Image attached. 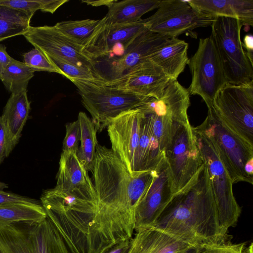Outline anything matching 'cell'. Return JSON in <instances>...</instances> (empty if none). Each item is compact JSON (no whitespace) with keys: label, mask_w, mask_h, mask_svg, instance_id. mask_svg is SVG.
Returning a JSON list of instances; mask_svg holds the SVG:
<instances>
[{"label":"cell","mask_w":253,"mask_h":253,"mask_svg":"<svg viewBox=\"0 0 253 253\" xmlns=\"http://www.w3.org/2000/svg\"><path fill=\"white\" fill-rule=\"evenodd\" d=\"M91 172L96 194L92 252L105 253L132 238L136 207L156 171L130 173L111 149L98 144Z\"/></svg>","instance_id":"1"},{"label":"cell","mask_w":253,"mask_h":253,"mask_svg":"<svg viewBox=\"0 0 253 253\" xmlns=\"http://www.w3.org/2000/svg\"><path fill=\"white\" fill-rule=\"evenodd\" d=\"M155 226L201 247L230 237L220 229L206 167L203 164L189 182L174 193Z\"/></svg>","instance_id":"2"},{"label":"cell","mask_w":253,"mask_h":253,"mask_svg":"<svg viewBox=\"0 0 253 253\" xmlns=\"http://www.w3.org/2000/svg\"><path fill=\"white\" fill-rule=\"evenodd\" d=\"M0 253H69L47 216L38 221H0Z\"/></svg>","instance_id":"3"},{"label":"cell","mask_w":253,"mask_h":253,"mask_svg":"<svg viewBox=\"0 0 253 253\" xmlns=\"http://www.w3.org/2000/svg\"><path fill=\"white\" fill-rule=\"evenodd\" d=\"M208 109L205 121L195 129L211 142L233 184L246 182L253 184L245 171L247 163L253 160V146L229 129L212 108Z\"/></svg>","instance_id":"4"},{"label":"cell","mask_w":253,"mask_h":253,"mask_svg":"<svg viewBox=\"0 0 253 253\" xmlns=\"http://www.w3.org/2000/svg\"><path fill=\"white\" fill-rule=\"evenodd\" d=\"M71 82L78 88L83 105L99 131L107 127L112 119L124 112L139 108L149 98L96 81Z\"/></svg>","instance_id":"5"},{"label":"cell","mask_w":253,"mask_h":253,"mask_svg":"<svg viewBox=\"0 0 253 253\" xmlns=\"http://www.w3.org/2000/svg\"><path fill=\"white\" fill-rule=\"evenodd\" d=\"M211 26L210 36L217 50L227 83L240 85L253 81V65L241 40V22L236 18L216 17Z\"/></svg>","instance_id":"6"},{"label":"cell","mask_w":253,"mask_h":253,"mask_svg":"<svg viewBox=\"0 0 253 253\" xmlns=\"http://www.w3.org/2000/svg\"><path fill=\"white\" fill-rule=\"evenodd\" d=\"M193 129L208 170L220 227L223 234L228 235L229 229L236 225L241 212L233 194V183L209 140L194 127Z\"/></svg>","instance_id":"7"},{"label":"cell","mask_w":253,"mask_h":253,"mask_svg":"<svg viewBox=\"0 0 253 253\" xmlns=\"http://www.w3.org/2000/svg\"><path fill=\"white\" fill-rule=\"evenodd\" d=\"M170 38L147 29L129 42L115 47L107 55L92 60L93 73L97 82L118 79L149 60L147 57Z\"/></svg>","instance_id":"8"},{"label":"cell","mask_w":253,"mask_h":253,"mask_svg":"<svg viewBox=\"0 0 253 253\" xmlns=\"http://www.w3.org/2000/svg\"><path fill=\"white\" fill-rule=\"evenodd\" d=\"M190 95L188 88L171 80L160 97H150L140 106L151 114L153 133L164 152L178 128L189 122Z\"/></svg>","instance_id":"9"},{"label":"cell","mask_w":253,"mask_h":253,"mask_svg":"<svg viewBox=\"0 0 253 253\" xmlns=\"http://www.w3.org/2000/svg\"><path fill=\"white\" fill-rule=\"evenodd\" d=\"M211 107L229 129L253 146V81L227 83L215 95Z\"/></svg>","instance_id":"10"},{"label":"cell","mask_w":253,"mask_h":253,"mask_svg":"<svg viewBox=\"0 0 253 253\" xmlns=\"http://www.w3.org/2000/svg\"><path fill=\"white\" fill-rule=\"evenodd\" d=\"M192 75L190 95H199L208 108L212 107L217 92L226 84L223 67L210 37L200 39L198 49L188 63Z\"/></svg>","instance_id":"11"},{"label":"cell","mask_w":253,"mask_h":253,"mask_svg":"<svg viewBox=\"0 0 253 253\" xmlns=\"http://www.w3.org/2000/svg\"><path fill=\"white\" fill-rule=\"evenodd\" d=\"M157 9L154 14L146 18L147 28L170 38L211 26L215 18L197 10L186 0H162Z\"/></svg>","instance_id":"12"},{"label":"cell","mask_w":253,"mask_h":253,"mask_svg":"<svg viewBox=\"0 0 253 253\" xmlns=\"http://www.w3.org/2000/svg\"><path fill=\"white\" fill-rule=\"evenodd\" d=\"M164 154L174 194L189 182L204 164L190 122L178 128Z\"/></svg>","instance_id":"13"},{"label":"cell","mask_w":253,"mask_h":253,"mask_svg":"<svg viewBox=\"0 0 253 253\" xmlns=\"http://www.w3.org/2000/svg\"><path fill=\"white\" fill-rule=\"evenodd\" d=\"M153 180L138 202L134 215V230L153 226L173 194L171 175L165 157L155 169Z\"/></svg>","instance_id":"14"},{"label":"cell","mask_w":253,"mask_h":253,"mask_svg":"<svg viewBox=\"0 0 253 253\" xmlns=\"http://www.w3.org/2000/svg\"><path fill=\"white\" fill-rule=\"evenodd\" d=\"M22 35L45 55L64 59L93 72L92 60L83 51V47L69 39L54 26H30Z\"/></svg>","instance_id":"15"},{"label":"cell","mask_w":253,"mask_h":253,"mask_svg":"<svg viewBox=\"0 0 253 253\" xmlns=\"http://www.w3.org/2000/svg\"><path fill=\"white\" fill-rule=\"evenodd\" d=\"M143 113L139 108L124 112L112 119L107 126L111 150L130 173L140 133Z\"/></svg>","instance_id":"16"},{"label":"cell","mask_w":253,"mask_h":253,"mask_svg":"<svg viewBox=\"0 0 253 253\" xmlns=\"http://www.w3.org/2000/svg\"><path fill=\"white\" fill-rule=\"evenodd\" d=\"M147 29L146 19L135 23L112 24L103 17L83 51L92 60L102 57L114 46L128 42Z\"/></svg>","instance_id":"17"},{"label":"cell","mask_w":253,"mask_h":253,"mask_svg":"<svg viewBox=\"0 0 253 253\" xmlns=\"http://www.w3.org/2000/svg\"><path fill=\"white\" fill-rule=\"evenodd\" d=\"M170 81L162 69L148 61L118 79L105 83L96 82L140 95L159 98Z\"/></svg>","instance_id":"18"},{"label":"cell","mask_w":253,"mask_h":253,"mask_svg":"<svg viewBox=\"0 0 253 253\" xmlns=\"http://www.w3.org/2000/svg\"><path fill=\"white\" fill-rule=\"evenodd\" d=\"M54 188L91 202L95 206L96 194L93 183L88 171L75 153L62 152L61 154Z\"/></svg>","instance_id":"19"},{"label":"cell","mask_w":253,"mask_h":253,"mask_svg":"<svg viewBox=\"0 0 253 253\" xmlns=\"http://www.w3.org/2000/svg\"><path fill=\"white\" fill-rule=\"evenodd\" d=\"M200 247L155 226L136 231L127 253H190Z\"/></svg>","instance_id":"20"},{"label":"cell","mask_w":253,"mask_h":253,"mask_svg":"<svg viewBox=\"0 0 253 253\" xmlns=\"http://www.w3.org/2000/svg\"><path fill=\"white\" fill-rule=\"evenodd\" d=\"M27 92L11 93L0 116L6 133V157L19 142L28 118L31 107Z\"/></svg>","instance_id":"21"},{"label":"cell","mask_w":253,"mask_h":253,"mask_svg":"<svg viewBox=\"0 0 253 253\" xmlns=\"http://www.w3.org/2000/svg\"><path fill=\"white\" fill-rule=\"evenodd\" d=\"M188 44L177 38L165 41L148 57V60L159 67L171 80H177L189 62Z\"/></svg>","instance_id":"22"},{"label":"cell","mask_w":253,"mask_h":253,"mask_svg":"<svg viewBox=\"0 0 253 253\" xmlns=\"http://www.w3.org/2000/svg\"><path fill=\"white\" fill-rule=\"evenodd\" d=\"M139 108L143 115L140 137L134 159L133 172L154 169L165 155L153 133L151 114Z\"/></svg>","instance_id":"23"},{"label":"cell","mask_w":253,"mask_h":253,"mask_svg":"<svg viewBox=\"0 0 253 253\" xmlns=\"http://www.w3.org/2000/svg\"><path fill=\"white\" fill-rule=\"evenodd\" d=\"M186 1L197 10L210 16L238 19L247 28L253 25V0H189Z\"/></svg>","instance_id":"24"},{"label":"cell","mask_w":253,"mask_h":253,"mask_svg":"<svg viewBox=\"0 0 253 253\" xmlns=\"http://www.w3.org/2000/svg\"><path fill=\"white\" fill-rule=\"evenodd\" d=\"M160 0H117L108 7L104 17L105 21L112 24L135 23L142 15L159 6Z\"/></svg>","instance_id":"25"},{"label":"cell","mask_w":253,"mask_h":253,"mask_svg":"<svg viewBox=\"0 0 253 253\" xmlns=\"http://www.w3.org/2000/svg\"><path fill=\"white\" fill-rule=\"evenodd\" d=\"M80 127V147L77 156L87 171H91L96 148L98 145L97 129L91 119L80 112L78 119Z\"/></svg>","instance_id":"26"},{"label":"cell","mask_w":253,"mask_h":253,"mask_svg":"<svg viewBox=\"0 0 253 253\" xmlns=\"http://www.w3.org/2000/svg\"><path fill=\"white\" fill-rule=\"evenodd\" d=\"M33 14L0 5V42L22 35L30 27Z\"/></svg>","instance_id":"27"},{"label":"cell","mask_w":253,"mask_h":253,"mask_svg":"<svg viewBox=\"0 0 253 253\" xmlns=\"http://www.w3.org/2000/svg\"><path fill=\"white\" fill-rule=\"evenodd\" d=\"M47 214L40 203H13L0 205V221L13 222L38 221Z\"/></svg>","instance_id":"28"},{"label":"cell","mask_w":253,"mask_h":253,"mask_svg":"<svg viewBox=\"0 0 253 253\" xmlns=\"http://www.w3.org/2000/svg\"><path fill=\"white\" fill-rule=\"evenodd\" d=\"M34 71L24 62L12 58L5 68L1 79L7 90L12 94L27 91L29 81L34 76Z\"/></svg>","instance_id":"29"},{"label":"cell","mask_w":253,"mask_h":253,"mask_svg":"<svg viewBox=\"0 0 253 253\" xmlns=\"http://www.w3.org/2000/svg\"><path fill=\"white\" fill-rule=\"evenodd\" d=\"M100 19L63 21L54 26L77 44L84 47L94 34Z\"/></svg>","instance_id":"30"},{"label":"cell","mask_w":253,"mask_h":253,"mask_svg":"<svg viewBox=\"0 0 253 253\" xmlns=\"http://www.w3.org/2000/svg\"><path fill=\"white\" fill-rule=\"evenodd\" d=\"M46 56L60 71L61 75L71 81L73 80L98 81L92 71L89 69L77 66L61 58Z\"/></svg>","instance_id":"31"},{"label":"cell","mask_w":253,"mask_h":253,"mask_svg":"<svg viewBox=\"0 0 253 253\" xmlns=\"http://www.w3.org/2000/svg\"><path fill=\"white\" fill-rule=\"evenodd\" d=\"M24 63L34 72L44 71L61 74L60 71L40 50L34 48L23 54Z\"/></svg>","instance_id":"32"},{"label":"cell","mask_w":253,"mask_h":253,"mask_svg":"<svg viewBox=\"0 0 253 253\" xmlns=\"http://www.w3.org/2000/svg\"><path fill=\"white\" fill-rule=\"evenodd\" d=\"M231 240L230 237L221 242L199 248L194 253H243L247 247L246 243H233Z\"/></svg>","instance_id":"33"},{"label":"cell","mask_w":253,"mask_h":253,"mask_svg":"<svg viewBox=\"0 0 253 253\" xmlns=\"http://www.w3.org/2000/svg\"><path fill=\"white\" fill-rule=\"evenodd\" d=\"M80 140V127L78 120L66 125V134L63 141V152L77 154Z\"/></svg>","instance_id":"34"},{"label":"cell","mask_w":253,"mask_h":253,"mask_svg":"<svg viewBox=\"0 0 253 253\" xmlns=\"http://www.w3.org/2000/svg\"><path fill=\"white\" fill-rule=\"evenodd\" d=\"M0 5L34 15L38 10H42L43 0H0Z\"/></svg>","instance_id":"35"},{"label":"cell","mask_w":253,"mask_h":253,"mask_svg":"<svg viewBox=\"0 0 253 253\" xmlns=\"http://www.w3.org/2000/svg\"><path fill=\"white\" fill-rule=\"evenodd\" d=\"M13 203H40L36 200L13 193L0 191V205Z\"/></svg>","instance_id":"36"},{"label":"cell","mask_w":253,"mask_h":253,"mask_svg":"<svg viewBox=\"0 0 253 253\" xmlns=\"http://www.w3.org/2000/svg\"><path fill=\"white\" fill-rule=\"evenodd\" d=\"M6 46L0 43V80H1L2 74L8 65L11 61L12 57L7 53Z\"/></svg>","instance_id":"37"},{"label":"cell","mask_w":253,"mask_h":253,"mask_svg":"<svg viewBox=\"0 0 253 253\" xmlns=\"http://www.w3.org/2000/svg\"><path fill=\"white\" fill-rule=\"evenodd\" d=\"M68 2V0H43L42 11L53 13L59 7Z\"/></svg>","instance_id":"38"},{"label":"cell","mask_w":253,"mask_h":253,"mask_svg":"<svg viewBox=\"0 0 253 253\" xmlns=\"http://www.w3.org/2000/svg\"><path fill=\"white\" fill-rule=\"evenodd\" d=\"M6 133L3 124L0 116V164L6 156Z\"/></svg>","instance_id":"39"},{"label":"cell","mask_w":253,"mask_h":253,"mask_svg":"<svg viewBox=\"0 0 253 253\" xmlns=\"http://www.w3.org/2000/svg\"><path fill=\"white\" fill-rule=\"evenodd\" d=\"M243 47H245L246 53L250 62L253 65V36L248 34L245 36L242 42Z\"/></svg>","instance_id":"40"},{"label":"cell","mask_w":253,"mask_h":253,"mask_svg":"<svg viewBox=\"0 0 253 253\" xmlns=\"http://www.w3.org/2000/svg\"><path fill=\"white\" fill-rule=\"evenodd\" d=\"M131 239L118 243L105 253H127L130 247Z\"/></svg>","instance_id":"41"},{"label":"cell","mask_w":253,"mask_h":253,"mask_svg":"<svg viewBox=\"0 0 253 253\" xmlns=\"http://www.w3.org/2000/svg\"><path fill=\"white\" fill-rule=\"evenodd\" d=\"M117 0H82V2L86 3L93 6H100L105 5L107 7H110L114 2Z\"/></svg>","instance_id":"42"},{"label":"cell","mask_w":253,"mask_h":253,"mask_svg":"<svg viewBox=\"0 0 253 253\" xmlns=\"http://www.w3.org/2000/svg\"><path fill=\"white\" fill-rule=\"evenodd\" d=\"M243 253H253V243H251L249 246L246 247Z\"/></svg>","instance_id":"43"},{"label":"cell","mask_w":253,"mask_h":253,"mask_svg":"<svg viewBox=\"0 0 253 253\" xmlns=\"http://www.w3.org/2000/svg\"><path fill=\"white\" fill-rule=\"evenodd\" d=\"M8 186L2 182L0 181V191H2L3 189L8 188Z\"/></svg>","instance_id":"44"},{"label":"cell","mask_w":253,"mask_h":253,"mask_svg":"<svg viewBox=\"0 0 253 253\" xmlns=\"http://www.w3.org/2000/svg\"><path fill=\"white\" fill-rule=\"evenodd\" d=\"M196 250H197V249H196L194 250H193V251H192L190 253H194Z\"/></svg>","instance_id":"45"}]
</instances>
